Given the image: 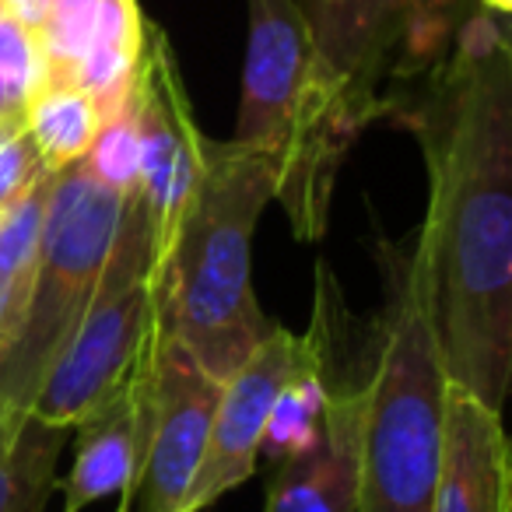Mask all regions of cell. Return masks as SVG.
Returning <instances> with one entry per match:
<instances>
[{"label": "cell", "instance_id": "obj_17", "mask_svg": "<svg viewBox=\"0 0 512 512\" xmlns=\"http://www.w3.org/2000/svg\"><path fill=\"white\" fill-rule=\"evenodd\" d=\"M53 172H46L25 197H18L0 214V344L8 341L18 313H22L29 274L36 264L39 228H43L46 197H50Z\"/></svg>", "mask_w": 512, "mask_h": 512}, {"label": "cell", "instance_id": "obj_13", "mask_svg": "<svg viewBox=\"0 0 512 512\" xmlns=\"http://www.w3.org/2000/svg\"><path fill=\"white\" fill-rule=\"evenodd\" d=\"M365 390L327 393L320 446L274 467L264 512H358V432Z\"/></svg>", "mask_w": 512, "mask_h": 512}, {"label": "cell", "instance_id": "obj_24", "mask_svg": "<svg viewBox=\"0 0 512 512\" xmlns=\"http://www.w3.org/2000/svg\"><path fill=\"white\" fill-rule=\"evenodd\" d=\"M22 109H25V102L18 99L8 85H0V120H11V116H18Z\"/></svg>", "mask_w": 512, "mask_h": 512}, {"label": "cell", "instance_id": "obj_7", "mask_svg": "<svg viewBox=\"0 0 512 512\" xmlns=\"http://www.w3.org/2000/svg\"><path fill=\"white\" fill-rule=\"evenodd\" d=\"M341 113L351 109L316 67L299 0H249L246 64L232 144L264 151L278 162L309 130Z\"/></svg>", "mask_w": 512, "mask_h": 512}, {"label": "cell", "instance_id": "obj_18", "mask_svg": "<svg viewBox=\"0 0 512 512\" xmlns=\"http://www.w3.org/2000/svg\"><path fill=\"white\" fill-rule=\"evenodd\" d=\"M64 439L67 432L29 418L15 446L0 442V512L46 509Z\"/></svg>", "mask_w": 512, "mask_h": 512}, {"label": "cell", "instance_id": "obj_9", "mask_svg": "<svg viewBox=\"0 0 512 512\" xmlns=\"http://www.w3.org/2000/svg\"><path fill=\"white\" fill-rule=\"evenodd\" d=\"M221 383L211 379L176 341L155 334L148 439L130 484V512H183L204 460Z\"/></svg>", "mask_w": 512, "mask_h": 512}, {"label": "cell", "instance_id": "obj_22", "mask_svg": "<svg viewBox=\"0 0 512 512\" xmlns=\"http://www.w3.org/2000/svg\"><path fill=\"white\" fill-rule=\"evenodd\" d=\"M46 81V60L39 36L0 11V85H8L22 102Z\"/></svg>", "mask_w": 512, "mask_h": 512}, {"label": "cell", "instance_id": "obj_10", "mask_svg": "<svg viewBox=\"0 0 512 512\" xmlns=\"http://www.w3.org/2000/svg\"><path fill=\"white\" fill-rule=\"evenodd\" d=\"M299 351V334L274 327L256 344L253 355L221 383L204 460H200L197 477L190 484L183 512H204L207 505H214L221 495H228L253 477L271 407L285 379L292 376Z\"/></svg>", "mask_w": 512, "mask_h": 512}, {"label": "cell", "instance_id": "obj_20", "mask_svg": "<svg viewBox=\"0 0 512 512\" xmlns=\"http://www.w3.org/2000/svg\"><path fill=\"white\" fill-rule=\"evenodd\" d=\"M102 0H53V11L39 32L46 60V81L50 85H71L88 43H92L95 22H99Z\"/></svg>", "mask_w": 512, "mask_h": 512}, {"label": "cell", "instance_id": "obj_23", "mask_svg": "<svg viewBox=\"0 0 512 512\" xmlns=\"http://www.w3.org/2000/svg\"><path fill=\"white\" fill-rule=\"evenodd\" d=\"M0 11L39 36L46 18H50V11H53V0H0Z\"/></svg>", "mask_w": 512, "mask_h": 512}, {"label": "cell", "instance_id": "obj_5", "mask_svg": "<svg viewBox=\"0 0 512 512\" xmlns=\"http://www.w3.org/2000/svg\"><path fill=\"white\" fill-rule=\"evenodd\" d=\"M151 330H155L151 235L144 200L134 190L123 200L120 228L92 302L39 386L32 421L74 432L127 383L144 344L151 341Z\"/></svg>", "mask_w": 512, "mask_h": 512}, {"label": "cell", "instance_id": "obj_8", "mask_svg": "<svg viewBox=\"0 0 512 512\" xmlns=\"http://www.w3.org/2000/svg\"><path fill=\"white\" fill-rule=\"evenodd\" d=\"M137 106V193L148 211L151 281L162 274L179 221L200 179V130L179 78L176 53L155 22H144V43L134 71Z\"/></svg>", "mask_w": 512, "mask_h": 512}, {"label": "cell", "instance_id": "obj_19", "mask_svg": "<svg viewBox=\"0 0 512 512\" xmlns=\"http://www.w3.org/2000/svg\"><path fill=\"white\" fill-rule=\"evenodd\" d=\"M137 155H141V148H137V106L134 85H130L127 99L102 116L99 134L81 162L102 186H109L120 197H130L137 190Z\"/></svg>", "mask_w": 512, "mask_h": 512}, {"label": "cell", "instance_id": "obj_2", "mask_svg": "<svg viewBox=\"0 0 512 512\" xmlns=\"http://www.w3.org/2000/svg\"><path fill=\"white\" fill-rule=\"evenodd\" d=\"M278 162L232 141H200V179L162 274L151 281L155 334L225 383L278 323L253 295V232L274 200Z\"/></svg>", "mask_w": 512, "mask_h": 512}, {"label": "cell", "instance_id": "obj_21", "mask_svg": "<svg viewBox=\"0 0 512 512\" xmlns=\"http://www.w3.org/2000/svg\"><path fill=\"white\" fill-rule=\"evenodd\" d=\"M46 165L39 162V151L25 130L22 113L11 120H0V214L8 211L18 197L32 190L46 176Z\"/></svg>", "mask_w": 512, "mask_h": 512}, {"label": "cell", "instance_id": "obj_4", "mask_svg": "<svg viewBox=\"0 0 512 512\" xmlns=\"http://www.w3.org/2000/svg\"><path fill=\"white\" fill-rule=\"evenodd\" d=\"M123 200L85 162L53 172L22 313L0 344V442L15 446L46 372L78 330L123 218Z\"/></svg>", "mask_w": 512, "mask_h": 512}, {"label": "cell", "instance_id": "obj_3", "mask_svg": "<svg viewBox=\"0 0 512 512\" xmlns=\"http://www.w3.org/2000/svg\"><path fill=\"white\" fill-rule=\"evenodd\" d=\"M383 246L386 309L358 432V512H428L439 477L446 369L421 306L414 253Z\"/></svg>", "mask_w": 512, "mask_h": 512}, {"label": "cell", "instance_id": "obj_16", "mask_svg": "<svg viewBox=\"0 0 512 512\" xmlns=\"http://www.w3.org/2000/svg\"><path fill=\"white\" fill-rule=\"evenodd\" d=\"M25 130L50 172L81 162L102 127V109L78 85H43L29 95L22 109Z\"/></svg>", "mask_w": 512, "mask_h": 512}, {"label": "cell", "instance_id": "obj_11", "mask_svg": "<svg viewBox=\"0 0 512 512\" xmlns=\"http://www.w3.org/2000/svg\"><path fill=\"white\" fill-rule=\"evenodd\" d=\"M151 379H155V330L127 383L74 428L78 442H74L71 474L64 481V512H81L106 495H120L116 512H130V484L137 477L148 439Z\"/></svg>", "mask_w": 512, "mask_h": 512}, {"label": "cell", "instance_id": "obj_14", "mask_svg": "<svg viewBox=\"0 0 512 512\" xmlns=\"http://www.w3.org/2000/svg\"><path fill=\"white\" fill-rule=\"evenodd\" d=\"M302 337L299 362H295L292 376L278 390V400L267 418L264 439H260V456L278 467L295 456H306L309 449L320 446L323 439V421H327V386H323V355H320V337L309 327Z\"/></svg>", "mask_w": 512, "mask_h": 512}, {"label": "cell", "instance_id": "obj_25", "mask_svg": "<svg viewBox=\"0 0 512 512\" xmlns=\"http://www.w3.org/2000/svg\"><path fill=\"white\" fill-rule=\"evenodd\" d=\"M484 11H491V15H502V18H509V11H512V0H477Z\"/></svg>", "mask_w": 512, "mask_h": 512}, {"label": "cell", "instance_id": "obj_6", "mask_svg": "<svg viewBox=\"0 0 512 512\" xmlns=\"http://www.w3.org/2000/svg\"><path fill=\"white\" fill-rule=\"evenodd\" d=\"M477 0H306L323 81L362 123L386 113V88L428 78L449 57Z\"/></svg>", "mask_w": 512, "mask_h": 512}, {"label": "cell", "instance_id": "obj_1", "mask_svg": "<svg viewBox=\"0 0 512 512\" xmlns=\"http://www.w3.org/2000/svg\"><path fill=\"white\" fill-rule=\"evenodd\" d=\"M428 165L411 239L421 306L449 386L502 414L512 372V50L474 8L404 116Z\"/></svg>", "mask_w": 512, "mask_h": 512}, {"label": "cell", "instance_id": "obj_15", "mask_svg": "<svg viewBox=\"0 0 512 512\" xmlns=\"http://www.w3.org/2000/svg\"><path fill=\"white\" fill-rule=\"evenodd\" d=\"M144 43V18L137 0H102L99 22H95L92 43L81 57L74 81L81 92L95 99L102 116L116 109L130 95Z\"/></svg>", "mask_w": 512, "mask_h": 512}, {"label": "cell", "instance_id": "obj_12", "mask_svg": "<svg viewBox=\"0 0 512 512\" xmlns=\"http://www.w3.org/2000/svg\"><path fill=\"white\" fill-rule=\"evenodd\" d=\"M428 512H512L502 414L456 386H446L439 477Z\"/></svg>", "mask_w": 512, "mask_h": 512}, {"label": "cell", "instance_id": "obj_26", "mask_svg": "<svg viewBox=\"0 0 512 512\" xmlns=\"http://www.w3.org/2000/svg\"><path fill=\"white\" fill-rule=\"evenodd\" d=\"M32 512H43V509H32Z\"/></svg>", "mask_w": 512, "mask_h": 512}]
</instances>
